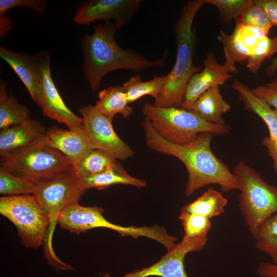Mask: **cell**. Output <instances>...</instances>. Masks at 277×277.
Returning a JSON list of instances; mask_svg holds the SVG:
<instances>
[{
	"mask_svg": "<svg viewBox=\"0 0 277 277\" xmlns=\"http://www.w3.org/2000/svg\"><path fill=\"white\" fill-rule=\"evenodd\" d=\"M233 172L240 191L239 208L254 238L261 225L277 212V186L267 183L243 161L234 166Z\"/></svg>",
	"mask_w": 277,
	"mask_h": 277,
	"instance_id": "cell-5",
	"label": "cell"
},
{
	"mask_svg": "<svg viewBox=\"0 0 277 277\" xmlns=\"http://www.w3.org/2000/svg\"><path fill=\"white\" fill-rule=\"evenodd\" d=\"M232 87L238 92L245 109L256 114L267 125L269 136L263 138L262 144L267 148L269 156L272 159L273 169L277 175V111L239 80L234 81Z\"/></svg>",
	"mask_w": 277,
	"mask_h": 277,
	"instance_id": "cell-16",
	"label": "cell"
},
{
	"mask_svg": "<svg viewBox=\"0 0 277 277\" xmlns=\"http://www.w3.org/2000/svg\"><path fill=\"white\" fill-rule=\"evenodd\" d=\"M140 0H89L82 2L77 9L73 22L88 25L98 19H114L117 29L124 26L138 10Z\"/></svg>",
	"mask_w": 277,
	"mask_h": 277,
	"instance_id": "cell-13",
	"label": "cell"
},
{
	"mask_svg": "<svg viewBox=\"0 0 277 277\" xmlns=\"http://www.w3.org/2000/svg\"><path fill=\"white\" fill-rule=\"evenodd\" d=\"M205 3L214 5L219 11L220 19L227 22L239 17L254 2L253 0H205Z\"/></svg>",
	"mask_w": 277,
	"mask_h": 277,
	"instance_id": "cell-31",
	"label": "cell"
},
{
	"mask_svg": "<svg viewBox=\"0 0 277 277\" xmlns=\"http://www.w3.org/2000/svg\"><path fill=\"white\" fill-rule=\"evenodd\" d=\"M227 203V199L221 192L211 187L182 209L211 219L224 213Z\"/></svg>",
	"mask_w": 277,
	"mask_h": 277,
	"instance_id": "cell-24",
	"label": "cell"
},
{
	"mask_svg": "<svg viewBox=\"0 0 277 277\" xmlns=\"http://www.w3.org/2000/svg\"><path fill=\"white\" fill-rule=\"evenodd\" d=\"M46 6L44 0H0V17L5 16L8 11L16 7L29 8L43 14Z\"/></svg>",
	"mask_w": 277,
	"mask_h": 277,
	"instance_id": "cell-33",
	"label": "cell"
},
{
	"mask_svg": "<svg viewBox=\"0 0 277 277\" xmlns=\"http://www.w3.org/2000/svg\"><path fill=\"white\" fill-rule=\"evenodd\" d=\"M80 179L85 190L90 188L105 189L110 186L118 184L138 188L144 187L147 185L146 180L130 175L120 163L104 172Z\"/></svg>",
	"mask_w": 277,
	"mask_h": 277,
	"instance_id": "cell-21",
	"label": "cell"
},
{
	"mask_svg": "<svg viewBox=\"0 0 277 277\" xmlns=\"http://www.w3.org/2000/svg\"><path fill=\"white\" fill-rule=\"evenodd\" d=\"M266 73L270 76L273 75L277 71V56L272 60L271 63L266 67Z\"/></svg>",
	"mask_w": 277,
	"mask_h": 277,
	"instance_id": "cell-37",
	"label": "cell"
},
{
	"mask_svg": "<svg viewBox=\"0 0 277 277\" xmlns=\"http://www.w3.org/2000/svg\"><path fill=\"white\" fill-rule=\"evenodd\" d=\"M104 210L98 206H83L78 202L66 208L59 215L57 223L64 230L79 234L95 228H105L114 230L122 236L134 239L146 237L148 229L145 226H122L114 224L103 215Z\"/></svg>",
	"mask_w": 277,
	"mask_h": 277,
	"instance_id": "cell-8",
	"label": "cell"
},
{
	"mask_svg": "<svg viewBox=\"0 0 277 277\" xmlns=\"http://www.w3.org/2000/svg\"><path fill=\"white\" fill-rule=\"evenodd\" d=\"M118 163L107 151L94 149L74 165V172L80 178L89 177L104 172Z\"/></svg>",
	"mask_w": 277,
	"mask_h": 277,
	"instance_id": "cell-26",
	"label": "cell"
},
{
	"mask_svg": "<svg viewBox=\"0 0 277 277\" xmlns=\"http://www.w3.org/2000/svg\"><path fill=\"white\" fill-rule=\"evenodd\" d=\"M277 52V37L268 36L262 39L253 50L247 60V68L253 73H257L262 64L267 58Z\"/></svg>",
	"mask_w": 277,
	"mask_h": 277,
	"instance_id": "cell-30",
	"label": "cell"
},
{
	"mask_svg": "<svg viewBox=\"0 0 277 277\" xmlns=\"http://www.w3.org/2000/svg\"><path fill=\"white\" fill-rule=\"evenodd\" d=\"M36 67L43 92L40 107L45 116L65 124L74 131L85 130L83 120L71 111L62 98L51 76L50 56L47 51L35 54Z\"/></svg>",
	"mask_w": 277,
	"mask_h": 277,
	"instance_id": "cell-10",
	"label": "cell"
},
{
	"mask_svg": "<svg viewBox=\"0 0 277 277\" xmlns=\"http://www.w3.org/2000/svg\"><path fill=\"white\" fill-rule=\"evenodd\" d=\"M30 119L29 109L19 103L12 94H8L6 83L1 80L0 129L23 123Z\"/></svg>",
	"mask_w": 277,
	"mask_h": 277,
	"instance_id": "cell-23",
	"label": "cell"
},
{
	"mask_svg": "<svg viewBox=\"0 0 277 277\" xmlns=\"http://www.w3.org/2000/svg\"><path fill=\"white\" fill-rule=\"evenodd\" d=\"M254 239L255 249L267 254L272 263L277 264V212L261 225Z\"/></svg>",
	"mask_w": 277,
	"mask_h": 277,
	"instance_id": "cell-27",
	"label": "cell"
},
{
	"mask_svg": "<svg viewBox=\"0 0 277 277\" xmlns=\"http://www.w3.org/2000/svg\"><path fill=\"white\" fill-rule=\"evenodd\" d=\"M167 81V75H155L149 81H143L140 74H135L125 83L122 87L129 104L145 95L157 98L161 93Z\"/></svg>",
	"mask_w": 277,
	"mask_h": 277,
	"instance_id": "cell-25",
	"label": "cell"
},
{
	"mask_svg": "<svg viewBox=\"0 0 277 277\" xmlns=\"http://www.w3.org/2000/svg\"><path fill=\"white\" fill-rule=\"evenodd\" d=\"M142 112L161 136L176 144H188L201 133L223 135L230 131L225 123L208 122L194 112L182 108L156 107L146 103L142 107Z\"/></svg>",
	"mask_w": 277,
	"mask_h": 277,
	"instance_id": "cell-4",
	"label": "cell"
},
{
	"mask_svg": "<svg viewBox=\"0 0 277 277\" xmlns=\"http://www.w3.org/2000/svg\"><path fill=\"white\" fill-rule=\"evenodd\" d=\"M36 185L26 177L0 168V193L4 196L32 194Z\"/></svg>",
	"mask_w": 277,
	"mask_h": 277,
	"instance_id": "cell-28",
	"label": "cell"
},
{
	"mask_svg": "<svg viewBox=\"0 0 277 277\" xmlns=\"http://www.w3.org/2000/svg\"><path fill=\"white\" fill-rule=\"evenodd\" d=\"M268 34L261 28L235 22L233 32L228 34L220 30L217 39L223 45L225 62L235 65L247 61L258 44Z\"/></svg>",
	"mask_w": 277,
	"mask_h": 277,
	"instance_id": "cell-15",
	"label": "cell"
},
{
	"mask_svg": "<svg viewBox=\"0 0 277 277\" xmlns=\"http://www.w3.org/2000/svg\"><path fill=\"white\" fill-rule=\"evenodd\" d=\"M146 144L150 149L173 156L186 167L188 180L185 194L190 196L196 191L210 184L217 185L224 192L238 189L236 177L228 166L217 157L211 149L213 134L200 133L192 141L179 145L161 136L147 117L143 122Z\"/></svg>",
	"mask_w": 277,
	"mask_h": 277,
	"instance_id": "cell-1",
	"label": "cell"
},
{
	"mask_svg": "<svg viewBox=\"0 0 277 277\" xmlns=\"http://www.w3.org/2000/svg\"><path fill=\"white\" fill-rule=\"evenodd\" d=\"M43 142L63 153L74 165L95 149L85 130L74 131L52 127L46 130Z\"/></svg>",
	"mask_w": 277,
	"mask_h": 277,
	"instance_id": "cell-17",
	"label": "cell"
},
{
	"mask_svg": "<svg viewBox=\"0 0 277 277\" xmlns=\"http://www.w3.org/2000/svg\"><path fill=\"white\" fill-rule=\"evenodd\" d=\"M122 86H111L98 93L95 107L103 114L113 120L117 114L127 118L133 112Z\"/></svg>",
	"mask_w": 277,
	"mask_h": 277,
	"instance_id": "cell-22",
	"label": "cell"
},
{
	"mask_svg": "<svg viewBox=\"0 0 277 277\" xmlns=\"http://www.w3.org/2000/svg\"><path fill=\"white\" fill-rule=\"evenodd\" d=\"M0 57L13 69L28 89L33 100L40 107L43 92L36 70L35 54L17 53L1 47Z\"/></svg>",
	"mask_w": 277,
	"mask_h": 277,
	"instance_id": "cell-19",
	"label": "cell"
},
{
	"mask_svg": "<svg viewBox=\"0 0 277 277\" xmlns=\"http://www.w3.org/2000/svg\"><path fill=\"white\" fill-rule=\"evenodd\" d=\"M203 69L194 73L188 82L181 108L186 109L205 91L215 85H222L237 71L235 65L219 63L213 52L206 54Z\"/></svg>",
	"mask_w": 277,
	"mask_h": 277,
	"instance_id": "cell-14",
	"label": "cell"
},
{
	"mask_svg": "<svg viewBox=\"0 0 277 277\" xmlns=\"http://www.w3.org/2000/svg\"><path fill=\"white\" fill-rule=\"evenodd\" d=\"M46 130L39 121L32 119L1 129V156L43 141Z\"/></svg>",
	"mask_w": 277,
	"mask_h": 277,
	"instance_id": "cell-18",
	"label": "cell"
},
{
	"mask_svg": "<svg viewBox=\"0 0 277 277\" xmlns=\"http://www.w3.org/2000/svg\"><path fill=\"white\" fill-rule=\"evenodd\" d=\"M205 0L188 1L183 6L174 32L177 51L175 63L167 75V81L159 96L152 104L156 107L181 108L184 92L190 77L200 71L193 62L195 35L192 29L194 18Z\"/></svg>",
	"mask_w": 277,
	"mask_h": 277,
	"instance_id": "cell-3",
	"label": "cell"
},
{
	"mask_svg": "<svg viewBox=\"0 0 277 277\" xmlns=\"http://www.w3.org/2000/svg\"><path fill=\"white\" fill-rule=\"evenodd\" d=\"M267 14L273 26H277V0H253Z\"/></svg>",
	"mask_w": 277,
	"mask_h": 277,
	"instance_id": "cell-35",
	"label": "cell"
},
{
	"mask_svg": "<svg viewBox=\"0 0 277 277\" xmlns=\"http://www.w3.org/2000/svg\"><path fill=\"white\" fill-rule=\"evenodd\" d=\"M83 124L90 142L95 149L109 153L116 160H125L134 155L130 147L116 133L112 121L96 108L88 105L81 107Z\"/></svg>",
	"mask_w": 277,
	"mask_h": 277,
	"instance_id": "cell-11",
	"label": "cell"
},
{
	"mask_svg": "<svg viewBox=\"0 0 277 277\" xmlns=\"http://www.w3.org/2000/svg\"><path fill=\"white\" fill-rule=\"evenodd\" d=\"M207 236L194 239L185 236L177 244L167 250L160 260L151 266L135 270L121 277H188L185 268L184 260L190 252L200 251L206 245ZM104 277H111L105 274Z\"/></svg>",
	"mask_w": 277,
	"mask_h": 277,
	"instance_id": "cell-12",
	"label": "cell"
},
{
	"mask_svg": "<svg viewBox=\"0 0 277 277\" xmlns=\"http://www.w3.org/2000/svg\"><path fill=\"white\" fill-rule=\"evenodd\" d=\"M252 92L277 111V88L265 85L252 89Z\"/></svg>",
	"mask_w": 277,
	"mask_h": 277,
	"instance_id": "cell-34",
	"label": "cell"
},
{
	"mask_svg": "<svg viewBox=\"0 0 277 277\" xmlns=\"http://www.w3.org/2000/svg\"><path fill=\"white\" fill-rule=\"evenodd\" d=\"M235 21L243 25L261 28L268 33L273 27L265 12L254 4L247 8Z\"/></svg>",
	"mask_w": 277,
	"mask_h": 277,
	"instance_id": "cell-32",
	"label": "cell"
},
{
	"mask_svg": "<svg viewBox=\"0 0 277 277\" xmlns=\"http://www.w3.org/2000/svg\"><path fill=\"white\" fill-rule=\"evenodd\" d=\"M85 191L80 178L73 172L37 184L32 195L48 215L49 228H51L57 223L60 213L69 205L78 202Z\"/></svg>",
	"mask_w": 277,
	"mask_h": 277,
	"instance_id": "cell-9",
	"label": "cell"
},
{
	"mask_svg": "<svg viewBox=\"0 0 277 277\" xmlns=\"http://www.w3.org/2000/svg\"><path fill=\"white\" fill-rule=\"evenodd\" d=\"M117 30L114 23L106 22L96 25L92 34L86 33L81 39L83 73L93 91L97 90L102 78L112 71L121 69L140 71L163 67L166 64L165 57L150 60L120 47L115 39Z\"/></svg>",
	"mask_w": 277,
	"mask_h": 277,
	"instance_id": "cell-2",
	"label": "cell"
},
{
	"mask_svg": "<svg viewBox=\"0 0 277 277\" xmlns=\"http://www.w3.org/2000/svg\"><path fill=\"white\" fill-rule=\"evenodd\" d=\"M260 277H277V264L272 262H263L257 268Z\"/></svg>",
	"mask_w": 277,
	"mask_h": 277,
	"instance_id": "cell-36",
	"label": "cell"
},
{
	"mask_svg": "<svg viewBox=\"0 0 277 277\" xmlns=\"http://www.w3.org/2000/svg\"><path fill=\"white\" fill-rule=\"evenodd\" d=\"M179 219L183 227L184 236L189 239L207 236L212 226L210 219L182 209Z\"/></svg>",
	"mask_w": 277,
	"mask_h": 277,
	"instance_id": "cell-29",
	"label": "cell"
},
{
	"mask_svg": "<svg viewBox=\"0 0 277 277\" xmlns=\"http://www.w3.org/2000/svg\"><path fill=\"white\" fill-rule=\"evenodd\" d=\"M74 164L43 141L1 156V167L36 184L74 172Z\"/></svg>",
	"mask_w": 277,
	"mask_h": 277,
	"instance_id": "cell-6",
	"label": "cell"
},
{
	"mask_svg": "<svg viewBox=\"0 0 277 277\" xmlns=\"http://www.w3.org/2000/svg\"><path fill=\"white\" fill-rule=\"evenodd\" d=\"M266 85L271 87L277 88V77L272 82Z\"/></svg>",
	"mask_w": 277,
	"mask_h": 277,
	"instance_id": "cell-38",
	"label": "cell"
},
{
	"mask_svg": "<svg viewBox=\"0 0 277 277\" xmlns=\"http://www.w3.org/2000/svg\"><path fill=\"white\" fill-rule=\"evenodd\" d=\"M230 109V104L220 92V86L215 85L202 93L185 109L194 112L208 122L222 124L225 123L223 115Z\"/></svg>",
	"mask_w": 277,
	"mask_h": 277,
	"instance_id": "cell-20",
	"label": "cell"
},
{
	"mask_svg": "<svg viewBox=\"0 0 277 277\" xmlns=\"http://www.w3.org/2000/svg\"><path fill=\"white\" fill-rule=\"evenodd\" d=\"M0 213L16 227L25 247L36 249L46 242L50 219L33 195L2 196Z\"/></svg>",
	"mask_w": 277,
	"mask_h": 277,
	"instance_id": "cell-7",
	"label": "cell"
}]
</instances>
